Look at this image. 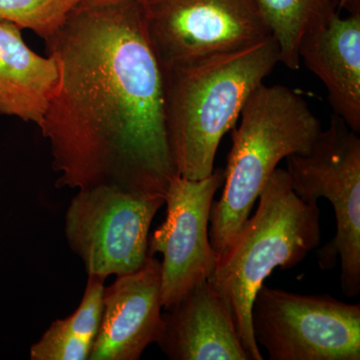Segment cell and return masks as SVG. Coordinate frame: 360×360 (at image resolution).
Listing matches in <instances>:
<instances>
[{
	"mask_svg": "<svg viewBox=\"0 0 360 360\" xmlns=\"http://www.w3.org/2000/svg\"><path fill=\"white\" fill-rule=\"evenodd\" d=\"M258 198L257 212L219 255L207 279L229 303L250 360L264 359L251 326L258 290L276 267L292 269L321 243V210L295 193L286 169L276 168Z\"/></svg>",
	"mask_w": 360,
	"mask_h": 360,
	"instance_id": "3957f363",
	"label": "cell"
},
{
	"mask_svg": "<svg viewBox=\"0 0 360 360\" xmlns=\"http://www.w3.org/2000/svg\"><path fill=\"white\" fill-rule=\"evenodd\" d=\"M86 4L92 6H108V4H118V2L125 1V0H82Z\"/></svg>",
	"mask_w": 360,
	"mask_h": 360,
	"instance_id": "ac0fdd59",
	"label": "cell"
},
{
	"mask_svg": "<svg viewBox=\"0 0 360 360\" xmlns=\"http://www.w3.org/2000/svg\"><path fill=\"white\" fill-rule=\"evenodd\" d=\"M291 70L300 68L298 46L305 32L328 22L336 13L335 0H253Z\"/></svg>",
	"mask_w": 360,
	"mask_h": 360,
	"instance_id": "5bb4252c",
	"label": "cell"
},
{
	"mask_svg": "<svg viewBox=\"0 0 360 360\" xmlns=\"http://www.w3.org/2000/svg\"><path fill=\"white\" fill-rule=\"evenodd\" d=\"M162 309L161 262L148 255L141 269L116 276L104 288L103 316L89 360L141 359L162 335Z\"/></svg>",
	"mask_w": 360,
	"mask_h": 360,
	"instance_id": "30bf717a",
	"label": "cell"
},
{
	"mask_svg": "<svg viewBox=\"0 0 360 360\" xmlns=\"http://www.w3.org/2000/svg\"><path fill=\"white\" fill-rule=\"evenodd\" d=\"M298 56L328 90L335 115L360 132V13H336L305 32Z\"/></svg>",
	"mask_w": 360,
	"mask_h": 360,
	"instance_id": "7c38bea8",
	"label": "cell"
},
{
	"mask_svg": "<svg viewBox=\"0 0 360 360\" xmlns=\"http://www.w3.org/2000/svg\"><path fill=\"white\" fill-rule=\"evenodd\" d=\"M336 8L345 9L348 13H360V0H335Z\"/></svg>",
	"mask_w": 360,
	"mask_h": 360,
	"instance_id": "e0dca14e",
	"label": "cell"
},
{
	"mask_svg": "<svg viewBox=\"0 0 360 360\" xmlns=\"http://www.w3.org/2000/svg\"><path fill=\"white\" fill-rule=\"evenodd\" d=\"M82 0H0V20L11 21L46 40Z\"/></svg>",
	"mask_w": 360,
	"mask_h": 360,
	"instance_id": "9a60e30c",
	"label": "cell"
},
{
	"mask_svg": "<svg viewBox=\"0 0 360 360\" xmlns=\"http://www.w3.org/2000/svg\"><path fill=\"white\" fill-rule=\"evenodd\" d=\"M45 44L59 80L39 127L51 146L56 187L110 186L165 198L179 174L163 71L141 0L80 1Z\"/></svg>",
	"mask_w": 360,
	"mask_h": 360,
	"instance_id": "6da1fadb",
	"label": "cell"
},
{
	"mask_svg": "<svg viewBox=\"0 0 360 360\" xmlns=\"http://www.w3.org/2000/svg\"><path fill=\"white\" fill-rule=\"evenodd\" d=\"M239 117L238 129H232L224 191L210 212V243L219 255L250 217L278 163L309 153L322 130L307 101L284 85L260 84Z\"/></svg>",
	"mask_w": 360,
	"mask_h": 360,
	"instance_id": "277c9868",
	"label": "cell"
},
{
	"mask_svg": "<svg viewBox=\"0 0 360 360\" xmlns=\"http://www.w3.org/2000/svg\"><path fill=\"white\" fill-rule=\"evenodd\" d=\"M20 26L0 20V115L39 127L59 80L58 63L32 51Z\"/></svg>",
	"mask_w": 360,
	"mask_h": 360,
	"instance_id": "4fadbf2b",
	"label": "cell"
},
{
	"mask_svg": "<svg viewBox=\"0 0 360 360\" xmlns=\"http://www.w3.org/2000/svg\"><path fill=\"white\" fill-rule=\"evenodd\" d=\"M224 168L210 176L191 180L175 176L165 195L167 217L148 239V255H162L163 309L179 302L189 290L212 276L219 255L210 238V212L224 184Z\"/></svg>",
	"mask_w": 360,
	"mask_h": 360,
	"instance_id": "9c48e42d",
	"label": "cell"
},
{
	"mask_svg": "<svg viewBox=\"0 0 360 360\" xmlns=\"http://www.w3.org/2000/svg\"><path fill=\"white\" fill-rule=\"evenodd\" d=\"M149 41L163 71L245 49L270 32L253 0H141Z\"/></svg>",
	"mask_w": 360,
	"mask_h": 360,
	"instance_id": "52a82bcc",
	"label": "cell"
},
{
	"mask_svg": "<svg viewBox=\"0 0 360 360\" xmlns=\"http://www.w3.org/2000/svg\"><path fill=\"white\" fill-rule=\"evenodd\" d=\"M94 342L77 335L66 323L58 319L30 347L32 360H87Z\"/></svg>",
	"mask_w": 360,
	"mask_h": 360,
	"instance_id": "2e32d148",
	"label": "cell"
},
{
	"mask_svg": "<svg viewBox=\"0 0 360 360\" xmlns=\"http://www.w3.org/2000/svg\"><path fill=\"white\" fill-rule=\"evenodd\" d=\"M158 345L172 360H250L231 307L208 281L165 309Z\"/></svg>",
	"mask_w": 360,
	"mask_h": 360,
	"instance_id": "8fae6325",
	"label": "cell"
},
{
	"mask_svg": "<svg viewBox=\"0 0 360 360\" xmlns=\"http://www.w3.org/2000/svg\"><path fill=\"white\" fill-rule=\"evenodd\" d=\"M163 205L161 196L116 186L80 189L66 210V240L89 276L130 274L148 257L149 229Z\"/></svg>",
	"mask_w": 360,
	"mask_h": 360,
	"instance_id": "ba28073f",
	"label": "cell"
},
{
	"mask_svg": "<svg viewBox=\"0 0 360 360\" xmlns=\"http://www.w3.org/2000/svg\"><path fill=\"white\" fill-rule=\"evenodd\" d=\"M291 186L304 202L330 201L335 212L336 233L319 251L322 269L340 258L343 295L360 292V139L342 118L333 113L307 155L286 158Z\"/></svg>",
	"mask_w": 360,
	"mask_h": 360,
	"instance_id": "5b68a950",
	"label": "cell"
},
{
	"mask_svg": "<svg viewBox=\"0 0 360 360\" xmlns=\"http://www.w3.org/2000/svg\"><path fill=\"white\" fill-rule=\"evenodd\" d=\"M278 63V45L269 35L196 65L162 70L168 144L179 176L200 180L212 174L222 137Z\"/></svg>",
	"mask_w": 360,
	"mask_h": 360,
	"instance_id": "7a4b0ae2",
	"label": "cell"
},
{
	"mask_svg": "<svg viewBox=\"0 0 360 360\" xmlns=\"http://www.w3.org/2000/svg\"><path fill=\"white\" fill-rule=\"evenodd\" d=\"M258 347L270 360H359L360 304L262 285L251 309Z\"/></svg>",
	"mask_w": 360,
	"mask_h": 360,
	"instance_id": "8992f818",
	"label": "cell"
}]
</instances>
